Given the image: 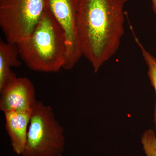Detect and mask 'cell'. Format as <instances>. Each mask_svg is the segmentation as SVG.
I'll return each instance as SVG.
<instances>
[{
  "mask_svg": "<svg viewBox=\"0 0 156 156\" xmlns=\"http://www.w3.org/2000/svg\"><path fill=\"white\" fill-rule=\"evenodd\" d=\"M128 0H80L77 33L81 52L96 73L114 56L125 34Z\"/></svg>",
  "mask_w": 156,
  "mask_h": 156,
  "instance_id": "6da1fadb",
  "label": "cell"
},
{
  "mask_svg": "<svg viewBox=\"0 0 156 156\" xmlns=\"http://www.w3.org/2000/svg\"><path fill=\"white\" fill-rule=\"evenodd\" d=\"M16 45L20 57L32 70L57 73L63 68L67 52L66 38L46 8L32 33Z\"/></svg>",
  "mask_w": 156,
  "mask_h": 156,
  "instance_id": "7a4b0ae2",
  "label": "cell"
},
{
  "mask_svg": "<svg viewBox=\"0 0 156 156\" xmlns=\"http://www.w3.org/2000/svg\"><path fill=\"white\" fill-rule=\"evenodd\" d=\"M64 129L52 108L37 100L32 109L22 156H61L65 147Z\"/></svg>",
  "mask_w": 156,
  "mask_h": 156,
  "instance_id": "3957f363",
  "label": "cell"
},
{
  "mask_svg": "<svg viewBox=\"0 0 156 156\" xmlns=\"http://www.w3.org/2000/svg\"><path fill=\"white\" fill-rule=\"evenodd\" d=\"M45 9L44 0H0V25L7 41L16 44L29 36Z\"/></svg>",
  "mask_w": 156,
  "mask_h": 156,
  "instance_id": "277c9868",
  "label": "cell"
},
{
  "mask_svg": "<svg viewBox=\"0 0 156 156\" xmlns=\"http://www.w3.org/2000/svg\"><path fill=\"white\" fill-rule=\"evenodd\" d=\"M44 1L46 9L61 27L66 38L67 52L63 69H72L83 56L77 33L80 0Z\"/></svg>",
  "mask_w": 156,
  "mask_h": 156,
  "instance_id": "5b68a950",
  "label": "cell"
},
{
  "mask_svg": "<svg viewBox=\"0 0 156 156\" xmlns=\"http://www.w3.org/2000/svg\"><path fill=\"white\" fill-rule=\"evenodd\" d=\"M0 93V109L4 113L32 109L37 101L33 84L27 78L17 77Z\"/></svg>",
  "mask_w": 156,
  "mask_h": 156,
  "instance_id": "8992f818",
  "label": "cell"
},
{
  "mask_svg": "<svg viewBox=\"0 0 156 156\" xmlns=\"http://www.w3.org/2000/svg\"><path fill=\"white\" fill-rule=\"evenodd\" d=\"M32 109L4 113L6 130L13 150L17 155H21L25 148Z\"/></svg>",
  "mask_w": 156,
  "mask_h": 156,
  "instance_id": "52a82bcc",
  "label": "cell"
},
{
  "mask_svg": "<svg viewBox=\"0 0 156 156\" xmlns=\"http://www.w3.org/2000/svg\"><path fill=\"white\" fill-rule=\"evenodd\" d=\"M19 51L16 44L0 42V92L17 78L12 67L21 65Z\"/></svg>",
  "mask_w": 156,
  "mask_h": 156,
  "instance_id": "ba28073f",
  "label": "cell"
},
{
  "mask_svg": "<svg viewBox=\"0 0 156 156\" xmlns=\"http://www.w3.org/2000/svg\"><path fill=\"white\" fill-rule=\"evenodd\" d=\"M132 27H130L132 33L134 36L135 41L136 44L138 45L141 51V53L147 65V66L148 70V75L149 78L150 80L151 81V84L154 87L155 91L156 96V58L152 55L147 50L143 45L142 43L140 42L139 39L136 36L134 33V30L132 28ZM154 123L155 127L156 130V101L154 111Z\"/></svg>",
  "mask_w": 156,
  "mask_h": 156,
  "instance_id": "9c48e42d",
  "label": "cell"
},
{
  "mask_svg": "<svg viewBox=\"0 0 156 156\" xmlns=\"http://www.w3.org/2000/svg\"><path fill=\"white\" fill-rule=\"evenodd\" d=\"M141 142L147 156H156V136L154 130L149 129L144 131Z\"/></svg>",
  "mask_w": 156,
  "mask_h": 156,
  "instance_id": "30bf717a",
  "label": "cell"
},
{
  "mask_svg": "<svg viewBox=\"0 0 156 156\" xmlns=\"http://www.w3.org/2000/svg\"><path fill=\"white\" fill-rule=\"evenodd\" d=\"M152 2L153 9L154 12L156 14V0H151Z\"/></svg>",
  "mask_w": 156,
  "mask_h": 156,
  "instance_id": "8fae6325",
  "label": "cell"
}]
</instances>
